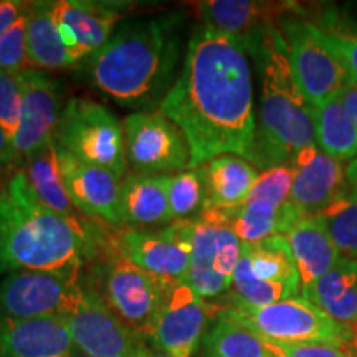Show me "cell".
Masks as SVG:
<instances>
[{"label":"cell","mask_w":357,"mask_h":357,"mask_svg":"<svg viewBox=\"0 0 357 357\" xmlns=\"http://www.w3.org/2000/svg\"><path fill=\"white\" fill-rule=\"evenodd\" d=\"M26 52L30 68L35 70L55 71L79 63L58 32L52 15V2H29Z\"/></svg>","instance_id":"26"},{"label":"cell","mask_w":357,"mask_h":357,"mask_svg":"<svg viewBox=\"0 0 357 357\" xmlns=\"http://www.w3.org/2000/svg\"><path fill=\"white\" fill-rule=\"evenodd\" d=\"M293 167L276 166L263 171L242 207L225 212L227 222L242 243H258L275 235H287L303 215L289 204Z\"/></svg>","instance_id":"11"},{"label":"cell","mask_w":357,"mask_h":357,"mask_svg":"<svg viewBox=\"0 0 357 357\" xmlns=\"http://www.w3.org/2000/svg\"><path fill=\"white\" fill-rule=\"evenodd\" d=\"M204 357H278L260 336L218 312L202 341Z\"/></svg>","instance_id":"30"},{"label":"cell","mask_w":357,"mask_h":357,"mask_svg":"<svg viewBox=\"0 0 357 357\" xmlns=\"http://www.w3.org/2000/svg\"><path fill=\"white\" fill-rule=\"evenodd\" d=\"M6 182H3V172H0V190H2V187Z\"/></svg>","instance_id":"43"},{"label":"cell","mask_w":357,"mask_h":357,"mask_svg":"<svg viewBox=\"0 0 357 357\" xmlns=\"http://www.w3.org/2000/svg\"><path fill=\"white\" fill-rule=\"evenodd\" d=\"M17 159L15 153H13V146L10 137L0 126V172L6 174L12 166H15Z\"/></svg>","instance_id":"39"},{"label":"cell","mask_w":357,"mask_h":357,"mask_svg":"<svg viewBox=\"0 0 357 357\" xmlns=\"http://www.w3.org/2000/svg\"><path fill=\"white\" fill-rule=\"evenodd\" d=\"M29 8V7H26ZM30 68L26 52V12L0 37V71L19 73Z\"/></svg>","instance_id":"34"},{"label":"cell","mask_w":357,"mask_h":357,"mask_svg":"<svg viewBox=\"0 0 357 357\" xmlns=\"http://www.w3.org/2000/svg\"><path fill=\"white\" fill-rule=\"evenodd\" d=\"M220 310L200 298L185 280H167L149 342L171 357H192Z\"/></svg>","instance_id":"12"},{"label":"cell","mask_w":357,"mask_h":357,"mask_svg":"<svg viewBox=\"0 0 357 357\" xmlns=\"http://www.w3.org/2000/svg\"><path fill=\"white\" fill-rule=\"evenodd\" d=\"M205 204V178L202 167L169 176V208L172 222L194 220Z\"/></svg>","instance_id":"31"},{"label":"cell","mask_w":357,"mask_h":357,"mask_svg":"<svg viewBox=\"0 0 357 357\" xmlns=\"http://www.w3.org/2000/svg\"><path fill=\"white\" fill-rule=\"evenodd\" d=\"M75 351L65 318H0V357H71Z\"/></svg>","instance_id":"21"},{"label":"cell","mask_w":357,"mask_h":357,"mask_svg":"<svg viewBox=\"0 0 357 357\" xmlns=\"http://www.w3.org/2000/svg\"><path fill=\"white\" fill-rule=\"evenodd\" d=\"M303 13L294 2H258V0H207L197 3V15L208 29L240 38L245 45L263 33L280 29L284 20Z\"/></svg>","instance_id":"18"},{"label":"cell","mask_w":357,"mask_h":357,"mask_svg":"<svg viewBox=\"0 0 357 357\" xmlns=\"http://www.w3.org/2000/svg\"><path fill=\"white\" fill-rule=\"evenodd\" d=\"M137 357H171V356H167V354H164V352H159V351L153 349V347L147 346V342H146V344L139 349V354H137Z\"/></svg>","instance_id":"41"},{"label":"cell","mask_w":357,"mask_h":357,"mask_svg":"<svg viewBox=\"0 0 357 357\" xmlns=\"http://www.w3.org/2000/svg\"><path fill=\"white\" fill-rule=\"evenodd\" d=\"M242 260L253 278L265 283H287L300 287L296 263L284 235L270 236L258 243H243Z\"/></svg>","instance_id":"29"},{"label":"cell","mask_w":357,"mask_h":357,"mask_svg":"<svg viewBox=\"0 0 357 357\" xmlns=\"http://www.w3.org/2000/svg\"><path fill=\"white\" fill-rule=\"evenodd\" d=\"M266 344L278 357H356V349H342L329 344H281V342H266Z\"/></svg>","instance_id":"36"},{"label":"cell","mask_w":357,"mask_h":357,"mask_svg":"<svg viewBox=\"0 0 357 357\" xmlns=\"http://www.w3.org/2000/svg\"><path fill=\"white\" fill-rule=\"evenodd\" d=\"M65 323L77 351L91 357H137L147 342L118 318L96 288L84 283Z\"/></svg>","instance_id":"14"},{"label":"cell","mask_w":357,"mask_h":357,"mask_svg":"<svg viewBox=\"0 0 357 357\" xmlns=\"http://www.w3.org/2000/svg\"><path fill=\"white\" fill-rule=\"evenodd\" d=\"M312 24L318 26L321 37L331 50L341 58L351 77L357 79V26L346 25L336 15L329 13Z\"/></svg>","instance_id":"33"},{"label":"cell","mask_w":357,"mask_h":357,"mask_svg":"<svg viewBox=\"0 0 357 357\" xmlns=\"http://www.w3.org/2000/svg\"><path fill=\"white\" fill-rule=\"evenodd\" d=\"M56 155L61 181L75 208L84 217L96 218L113 227L121 225L119 195L123 178L108 169L83 162L58 144Z\"/></svg>","instance_id":"17"},{"label":"cell","mask_w":357,"mask_h":357,"mask_svg":"<svg viewBox=\"0 0 357 357\" xmlns=\"http://www.w3.org/2000/svg\"><path fill=\"white\" fill-rule=\"evenodd\" d=\"M245 47L255 60L261 86L260 119L250 162L265 171L289 166L301 149L316 144L312 106L293 77L280 29L263 33Z\"/></svg>","instance_id":"4"},{"label":"cell","mask_w":357,"mask_h":357,"mask_svg":"<svg viewBox=\"0 0 357 357\" xmlns=\"http://www.w3.org/2000/svg\"><path fill=\"white\" fill-rule=\"evenodd\" d=\"M121 8L114 2L56 0L52 2V15L65 45L82 63L109 42Z\"/></svg>","instance_id":"20"},{"label":"cell","mask_w":357,"mask_h":357,"mask_svg":"<svg viewBox=\"0 0 357 357\" xmlns=\"http://www.w3.org/2000/svg\"><path fill=\"white\" fill-rule=\"evenodd\" d=\"M356 357H357V349H356Z\"/></svg>","instance_id":"45"},{"label":"cell","mask_w":357,"mask_h":357,"mask_svg":"<svg viewBox=\"0 0 357 357\" xmlns=\"http://www.w3.org/2000/svg\"><path fill=\"white\" fill-rule=\"evenodd\" d=\"M192 220L172 222L159 231L128 229L114 238V250L147 273L184 280L192 258Z\"/></svg>","instance_id":"15"},{"label":"cell","mask_w":357,"mask_h":357,"mask_svg":"<svg viewBox=\"0 0 357 357\" xmlns=\"http://www.w3.org/2000/svg\"><path fill=\"white\" fill-rule=\"evenodd\" d=\"M126 162L142 176H171L190 169L184 132L160 111H136L123 121Z\"/></svg>","instance_id":"10"},{"label":"cell","mask_w":357,"mask_h":357,"mask_svg":"<svg viewBox=\"0 0 357 357\" xmlns=\"http://www.w3.org/2000/svg\"><path fill=\"white\" fill-rule=\"evenodd\" d=\"M22 88L20 124L12 146L17 164L55 139L63 111V88L48 71L26 68L19 71Z\"/></svg>","instance_id":"16"},{"label":"cell","mask_w":357,"mask_h":357,"mask_svg":"<svg viewBox=\"0 0 357 357\" xmlns=\"http://www.w3.org/2000/svg\"><path fill=\"white\" fill-rule=\"evenodd\" d=\"M192 258L185 281L204 300L229 293L242 257V240L220 211L205 208L192 220Z\"/></svg>","instance_id":"8"},{"label":"cell","mask_w":357,"mask_h":357,"mask_svg":"<svg viewBox=\"0 0 357 357\" xmlns=\"http://www.w3.org/2000/svg\"><path fill=\"white\" fill-rule=\"evenodd\" d=\"M159 111L184 132L190 169L223 154L252 160L257 118L252 68L242 40L197 26Z\"/></svg>","instance_id":"1"},{"label":"cell","mask_w":357,"mask_h":357,"mask_svg":"<svg viewBox=\"0 0 357 357\" xmlns=\"http://www.w3.org/2000/svg\"><path fill=\"white\" fill-rule=\"evenodd\" d=\"M298 88L311 106H319L341 95L351 73L341 58L321 37L318 26L301 15L280 26Z\"/></svg>","instance_id":"7"},{"label":"cell","mask_w":357,"mask_h":357,"mask_svg":"<svg viewBox=\"0 0 357 357\" xmlns=\"http://www.w3.org/2000/svg\"><path fill=\"white\" fill-rule=\"evenodd\" d=\"M100 283L98 293L118 318L149 341L167 280L141 270L114 250L100 270Z\"/></svg>","instance_id":"13"},{"label":"cell","mask_w":357,"mask_h":357,"mask_svg":"<svg viewBox=\"0 0 357 357\" xmlns=\"http://www.w3.org/2000/svg\"><path fill=\"white\" fill-rule=\"evenodd\" d=\"M121 225L154 227L172 223L169 208V176L128 172L119 195Z\"/></svg>","instance_id":"24"},{"label":"cell","mask_w":357,"mask_h":357,"mask_svg":"<svg viewBox=\"0 0 357 357\" xmlns=\"http://www.w3.org/2000/svg\"><path fill=\"white\" fill-rule=\"evenodd\" d=\"M222 314L243 324L266 342L329 344L356 349V331L326 316L306 298L294 296L263 307L229 306Z\"/></svg>","instance_id":"5"},{"label":"cell","mask_w":357,"mask_h":357,"mask_svg":"<svg viewBox=\"0 0 357 357\" xmlns=\"http://www.w3.org/2000/svg\"><path fill=\"white\" fill-rule=\"evenodd\" d=\"M55 142L83 162L108 169L121 178L128 174L123 123L101 102L70 98L58 121Z\"/></svg>","instance_id":"6"},{"label":"cell","mask_w":357,"mask_h":357,"mask_svg":"<svg viewBox=\"0 0 357 357\" xmlns=\"http://www.w3.org/2000/svg\"><path fill=\"white\" fill-rule=\"evenodd\" d=\"M22 88L19 73L0 71V126L13 141L20 124Z\"/></svg>","instance_id":"35"},{"label":"cell","mask_w":357,"mask_h":357,"mask_svg":"<svg viewBox=\"0 0 357 357\" xmlns=\"http://www.w3.org/2000/svg\"><path fill=\"white\" fill-rule=\"evenodd\" d=\"M88 230L48 208L22 169L0 190V275L82 268L93 252Z\"/></svg>","instance_id":"3"},{"label":"cell","mask_w":357,"mask_h":357,"mask_svg":"<svg viewBox=\"0 0 357 357\" xmlns=\"http://www.w3.org/2000/svg\"><path fill=\"white\" fill-rule=\"evenodd\" d=\"M334 245L347 260L357 261V197L349 192L319 213Z\"/></svg>","instance_id":"32"},{"label":"cell","mask_w":357,"mask_h":357,"mask_svg":"<svg viewBox=\"0 0 357 357\" xmlns=\"http://www.w3.org/2000/svg\"><path fill=\"white\" fill-rule=\"evenodd\" d=\"M301 296L331 319L354 329L357 326V261L341 258L331 271L303 289Z\"/></svg>","instance_id":"25"},{"label":"cell","mask_w":357,"mask_h":357,"mask_svg":"<svg viewBox=\"0 0 357 357\" xmlns=\"http://www.w3.org/2000/svg\"><path fill=\"white\" fill-rule=\"evenodd\" d=\"M342 106L347 111V114L351 116V119L357 124V79L352 78L346 83L344 89L339 95Z\"/></svg>","instance_id":"38"},{"label":"cell","mask_w":357,"mask_h":357,"mask_svg":"<svg viewBox=\"0 0 357 357\" xmlns=\"http://www.w3.org/2000/svg\"><path fill=\"white\" fill-rule=\"evenodd\" d=\"M346 182L349 194L357 197V158L351 160L349 166L346 167Z\"/></svg>","instance_id":"40"},{"label":"cell","mask_w":357,"mask_h":357,"mask_svg":"<svg viewBox=\"0 0 357 357\" xmlns=\"http://www.w3.org/2000/svg\"><path fill=\"white\" fill-rule=\"evenodd\" d=\"M71 357H91V356L83 354V352H79V351H75V352H73V356H71Z\"/></svg>","instance_id":"42"},{"label":"cell","mask_w":357,"mask_h":357,"mask_svg":"<svg viewBox=\"0 0 357 357\" xmlns=\"http://www.w3.org/2000/svg\"><path fill=\"white\" fill-rule=\"evenodd\" d=\"M284 236L296 263L301 291L341 261V253L319 213L300 218Z\"/></svg>","instance_id":"22"},{"label":"cell","mask_w":357,"mask_h":357,"mask_svg":"<svg viewBox=\"0 0 357 357\" xmlns=\"http://www.w3.org/2000/svg\"><path fill=\"white\" fill-rule=\"evenodd\" d=\"M312 118L316 146L324 154L341 162L357 158V124L347 114L339 96L312 106Z\"/></svg>","instance_id":"28"},{"label":"cell","mask_w":357,"mask_h":357,"mask_svg":"<svg viewBox=\"0 0 357 357\" xmlns=\"http://www.w3.org/2000/svg\"><path fill=\"white\" fill-rule=\"evenodd\" d=\"M79 270L82 268L7 273L0 281V318H66L82 291Z\"/></svg>","instance_id":"9"},{"label":"cell","mask_w":357,"mask_h":357,"mask_svg":"<svg viewBox=\"0 0 357 357\" xmlns=\"http://www.w3.org/2000/svg\"><path fill=\"white\" fill-rule=\"evenodd\" d=\"M205 178L204 208L231 212L242 207L258 181L257 167L243 158L223 154L202 166Z\"/></svg>","instance_id":"23"},{"label":"cell","mask_w":357,"mask_h":357,"mask_svg":"<svg viewBox=\"0 0 357 357\" xmlns=\"http://www.w3.org/2000/svg\"><path fill=\"white\" fill-rule=\"evenodd\" d=\"M20 164L22 166L19 169L25 172L30 185L37 192L40 200L58 215L63 217L65 220L73 223L75 227L86 230L83 218H79V212L75 208L63 181H61L55 139L47 142Z\"/></svg>","instance_id":"27"},{"label":"cell","mask_w":357,"mask_h":357,"mask_svg":"<svg viewBox=\"0 0 357 357\" xmlns=\"http://www.w3.org/2000/svg\"><path fill=\"white\" fill-rule=\"evenodd\" d=\"M356 349H357V329H356Z\"/></svg>","instance_id":"44"},{"label":"cell","mask_w":357,"mask_h":357,"mask_svg":"<svg viewBox=\"0 0 357 357\" xmlns=\"http://www.w3.org/2000/svg\"><path fill=\"white\" fill-rule=\"evenodd\" d=\"M182 24L181 12L123 24L89 56L91 82L124 108L149 111L160 105L176 82Z\"/></svg>","instance_id":"2"},{"label":"cell","mask_w":357,"mask_h":357,"mask_svg":"<svg viewBox=\"0 0 357 357\" xmlns=\"http://www.w3.org/2000/svg\"><path fill=\"white\" fill-rule=\"evenodd\" d=\"M289 204L300 215H318L334 200L347 194L346 167L324 154L318 146H307L294 155Z\"/></svg>","instance_id":"19"},{"label":"cell","mask_w":357,"mask_h":357,"mask_svg":"<svg viewBox=\"0 0 357 357\" xmlns=\"http://www.w3.org/2000/svg\"><path fill=\"white\" fill-rule=\"evenodd\" d=\"M29 2L20 0H0V37L10 30L26 12Z\"/></svg>","instance_id":"37"}]
</instances>
